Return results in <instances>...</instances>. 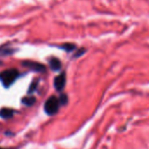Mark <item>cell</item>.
<instances>
[{
    "mask_svg": "<svg viewBox=\"0 0 149 149\" xmlns=\"http://www.w3.org/2000/svg\"><path fill=\"white\" fill-rule=\"evenodd\" d=\"M18 75H19V73L17 69L10 68V69L3 71L0 74V79L5 87H9L16 80V79L18 77Z\"/></svg>",
    "mask_w": 149,
    "mask_h": 149,
    "instance_id": "6da1fadb",
    "label": "cell"
},
{
    "mask_svg": "<svg viewBox=\"0 0 149 149\" xmlns=\"http://www.w3.org/2000/svg\"><path fill=\"white\" fill-rule=\"evenodd\" d=\"M59 100L55 96L50 97L45 103V111L48 115H54L58 113L59 108Z\"/></svg>",
    "mask_w": 149,
    "mask_h": 149,
    "instance_id": "7a4b0ae2",
    "label": "cell"
},
{
    "mask_svg": "<svg viewBox=\"0 0 149 149\" xmlns=\"http://www.w3.org/2000/svg\"><path fill=\"white\" fill-rule=\"evenodd\" d=\"M23 65L25 67H28L35 72H45L46 70V68L44 65L38 63V62H34V61H24Z\"/></svg>",
    "mask_w": 149,
    "mask_h": 149,
    "instance_id": "3957f363",
    "label": "cell"
},
{
    "mask_svg": "<svg viewBox=\"0 0 149 149\" xmlns=\"http://www.w3.org/2000/svg\"><path fill=\"white\" fill-rule=\"evenodd\" d=\"M65 85V74L61 73L54 79V86L57 91H62Z\"/></svg>",
    "mask_w": 149,
    "mask_h": 149,
    "instance_id": "277c9868",
    "label": "cell"
},
{
    "mask_svg": "<svg viewBox=\"0 0 149 149\" xmlns=\"http://www.w3.org/2000/svg\"><path fill=\"white\" fill-rule=\"evenodd\" d=\"M13 115V110L10 109V108H2L0 110V116L3 119H9V118H11Z\"/></svg>",
    "mask_w": 149,
    "mask_h": 149,
    "instance_id": "5b68a950",
    "label": "cell"
},
{
    "mask_svg": "<svg viewBox=\"0 0 149 149\" xmlns=\"http://www.w3.org/2000/svg\"><path fill=\"white\" fill-rule=\"evenodd\" d=\"M50 66L53 71H58L61 67V63L58 58H53L50 60Z\"/></svg>",
    "mask_w": 149,
    "mask_h": 149,
    "instance_id": "8992f818",
    "label": "cell"
},
{
    "mask_svg": "<svg viewBox=\"0 0 149 149\" xmlns=\"http://www.w3.org/2000/svg\"><path fill=\"white\" fill-rule=\"evenodd\" d=\"M35 100H36V99L34 97H24V98H23L22 102L25 106L30 107V106H32L35 103Z\"/></svg>",
    "mask_w": 149,
    "mask_h": 149,
    "instance_id": "52a82bcc",
    "label": "cell"
},
{
    "mask_svg": "<svg viewBox=\"0 0 149 149\" xmlns=\"http://www.w3.org/2000/svg\"><path fill=\"white\" fill-rule=\"evenodd\" d=\"M38 80H36V81H33L32 83H31V86H30V88H29V93H31L32 92H34V90H36V88H37V86H38Z\"/></svg>",
    "mask_w": 149,
    "mask_h": 149,
    "instance_id": "ba28073f",
    "label": "cell"
},
{
    "mask_svg": "<svg viewBox=\"0 0 149 149\" xmlns=\"http://www.w3.org/2000/svg\"><path fill=\"white\" fill-rule=\"evenodd\" d=\"M58 100H59L60 104H62V105H65V104L67 103V97H66V95H65V94H62Z\"/></svg>",
    "mask_w": 149,
    "mask_h": 149,
    "instance_id": "9c48e42d",
    "label": "cell"
},
{
    "mask_svg": "<svg viewBox=\"0 0 149 149\" xmlns=\"http://www.w3.org/2000/svg\"><path fill=\"white\" fill-rule=\"evenodd\" d=\"M63 48H64V49H65L66 51H72V50L74 48V45H70V44H66V45H65L63 46Z\"/></svg>",
    "mask_w": 149,
    "mask_h": 149,
    "instance_id": "30bf717a",
    "label": "cell"
},
{
    "mask_svg": "<svg viewBox=\"0 0 149 149\" xmlns=\"http://www.w3.org/2000/svg\"><path fill=\"white\" fill-rule=\"evenodd\" d=\"M0 149H4V148H0Z\"/></svg>",
    "mask_w": 149,
    "mask_h": 149,
    "instance_id": "8fae6325",
    "label": "cell"
}]
</instances>
